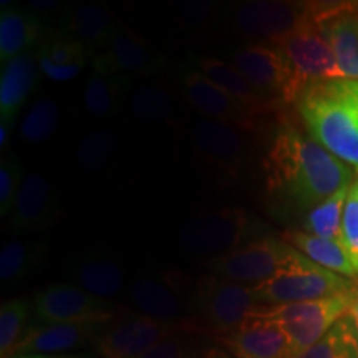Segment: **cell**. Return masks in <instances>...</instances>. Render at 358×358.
Returning a JSON list of instances; mask_svg holds the SVG:
<instances>
[{"instance_id": "obj_1", "label": "cell", "mask_w": 358, "mask_h": 358, "mask_svg": "<svg viewBox=\"0 0 358 358\" xmlns=\"http://www.w3.org/2000/svg\"><path fill=\"white\" fill-rule=\"evenodd\" d=\"M262 171L272 208L284 213L307 214L353 182L348 164L289 122H280L272 133Z\"/></svg>"}, {"instance_id": "obj_2", "label": "cell", "mask_w": 358, "mask_h": 358, "mask_svg": "<svg viewBox=\"0 0 358 358\" xmlns=\"http://www.w3.org/2000/svg\"><path fill=\"white\" fill-rule=\"evenodd\" d=\"M295 110L313 140L358 171V80L329 78L307 85Z\"/></svg>"}, {"instance_id": "obj_3", "label": "cell", "mask_w": 358, "mask_h": 358, "mask_svg": "<svg viewBox=\"0 0 358 358\" xmlns=\"http://www.w3.org/2000/svg\"><path fill=\"white\" fill-rule=\"evenodd\" d=\"M267 229V224L245 209L219 208L192 214L179 227L178 237L189 254L213 259L268 236Z\"/></svg>"}, {"instance_id": "obj_4", "label": "cell", "mask_w": 358, "mask_h": 358, "mask_svg": "<svg viewBox=\"0 0 358 358\" xmlns=\"http://www.w3.org/2000/svg\"><path fill=\"white\" fill-rule=\"evenodd\" d=\"M358 297V290L332 295L319 301L262 306L249 319L275 324L287 335L295 357L315 345L337 322L345 317Z\"/></svg>"}, {"instance_id": "obj_5", "label": "cell", "mask_w": 358, "mask_h": 358, "mask_svg": "<svg viewBox=\"0 0 358 358\" xmlns=\"http://www.w3.org/2000/svg\"><path fill=\"white\" fill-rule=\"evenodd\" d=\"M261 307L252 285L208 274L201 277L196 284L191 319L216 337L243 325Z\"/></svg>"}, {"instance_id": "obj_6", "label": "cell", "mask_w": 358, "mask_h": 358, "mask_svg": "<svg viewBox=\"0 0 358 358\" xmlns=\"http://www.w3.org/2000/svg\"><path fill=\"white\" fill-rule=\"evenodd\" d=\"M306 256L279 237L266 236L226 256L206 262L209 272L245 285L262 284L279 272L306 261Z\"/></svg>"}, {"instance_id": "obj_7", "label": "cell", "mask_w": 358, "mask_h": 358, "mask_svg": "<svg viewBox=\"0 0 358 358\" xmlns=\"http://www.w3.org/2000/svg\"><path fill=\"white\" fill-rule=\"evenodd\" d=\"M224 20L241 37L277 45L310 20L308 2L243 0L224 7Z\"/></svg>"}, {"instance_id": "obj_8", "label": "cell", "mask_w": 358, "mask_h": 358, "mask_svg": "<svg viewBox=\"0 0 358 358\" xmlns=\"http://www.w3.org/2000/svg\"><path fill=\"white\" fill-rule=\"evenodd\" d=\"M191 141L219 186H234L243 179L250 161L248 131L214 120H199L191 128Z\"/></svg>"}, {"instance_id": "obj_9", "label": "cell", "mask_w": 358, "mask_h": 358, "mask_svg": "<svg viewBox=\"0 0 358 358\" xmlns=\"http://www.w3.org/2000/svg\"><path fill=\"white\" fill-rule=\"evenodd\" d=\"M259 306L308 302L358 290L355 280L334 274L310 259L285 268L262 284L252 285Z\"/></svg>"}, {"instance_id": "obj_10", "label": "cell", "mask_w": 358, "mask_h": 358, "mask_svg": "<svg viewBox=\"0 0 358 358\" xmlns=\"http://www.w3.org/2000/svg\"><path fill=\"white\" fill-rule=\"evenodd\" d=\"M229 64L275 106L297 101L301 90L280 48L268 43H249L229 50Z\"/></svg>"}, {"instance_id": "obj_11", "label": "cell", "mask_w": 358, "mask_h": 358, "mask_svg": "<svg viewBox=\"0 0 358 358\" xmlns=\"http://www.w3.org/2000/svg\"><path fill=\"white\" fill-rule=\"evenodd\" d=\"M34 313L42 324L106 325L120 317V307L87 292L77 284H52L34 297Z\"/></svg>"}, {"instance_id": "obj_12", "label": "cell", "mask_w": 358, "mask_h": 358, "mask_svg": "<svg viewBox=\"0 0 358 358\" xmlns=\"http://www.w3.org/2000/svg\"><path fill=\"white\" fill-rule=\"evenodd\" d=\"M186 285L176 272L140 274L127 287L128 302L138 313L150 319L179 327L192 312V301L186 299Z\"/></svg>"}, {"instance_id": "obj_13", "label": "cell", "mask_w": 358, "mask_h": 358, "mask_svg": "<svg viewBox=\"0 0 358 358\" xmlns=\"http://www.w3.org/2000/svg\"><path fill=\"white\" fill-rule=\"evenodd\" d=\"M179 80H181V90L187 103L199 115H203L204 120L232 124L248 133L259 127L261 115L245 108L226 92H222L217 85L204 77L189 60L179 66Z\"/></svg>"}, {"instance_id": "obj_14", "label": "cell", "mask_w": 358, "mask_h": 358, "mask_svg": "<svg viewBox=\"0 0 358 358\" xmlns=\"http://www.w3.org/2000/svg\"><path fill=\"white\" fill-rule=\"evenodd\" d=\"M274 47L280 48L287 57L290 69L294 71L295 83L301 93L307 85L319 82V80L342 78L337 58H335L329 42L313 24L312 17L310 20H307L294 34H290L287 38H284Z\"/></svg>"}, {"instance_id": "obj_15", "label": "cell", "mask_w": 358, "mask_h": 358, "mask_svg": "<svg viewBox=\"0 0 358 358\" xmlns=\"http://www.w3.org/2000/svg\"><path fill=\"white\" fill-rule=\"evenodd\" d=\"M308 10L337 58L342 78L358 80V2H308Z\"/></svg>"}, {"instance_id": "obj_16", "label": "cell", "mask_w": 358, "mask_h": 358, "mask_svg": "<svg viewBox=\"0 0 358 358\" xmlns=\"http://www.w3.org/2000/svg\"><path fill=\"white\" fill-rule=\"evenodd\" d=\"M176 332L178 327L128 312L101 327L95 345L103 358H138Z\"/></svg>"}, {"instance_id": "obj_17", "label": "cell", "mask_w": 358, "mask_h": 358, "mask_svg": "<svg viewBox=\"0 0 358 358\" xmlns=\"http://www.w3.org/2000/svg\"><path fill=\"white\" fill-rule=\"evenodd\" d=\"M168 66V57L156 50L140 34L118 22L108 45L92 57V69L123 75L156 77Z\"/></svg>"}, {"instance_id": "obj_18", "label": "cell", "mask_w": 358, "mask_h": 358, "mask_svg": "<svg viewBox=\"0 0 358 358\" xmlns=\"http://www.w3.org/2000/svg\"><path fill=\"white\" fill-rule=\"evenodd\" d=\"M62 216V204L52 182L38 173L29 174L22 182L10 211V227L17 232L47 229Z\"/></svg>"}, {"instance_id": "obj_19", "label": "cell", "mask_w": 358, "mask_h": 358, "mask_svg": "<svg viewBox=\"0 0 358 358\" xmlns=\"http://www.w3.org/2000/svg\"><path fill=\"white\" fill-rule=\"evenodd\" d=\"M214 340L236 358H297L287 335L267 320L249 319Z\"/></svg>"}, {"instance_id": "obj_20", "label": "cell", "mask_w": 358, "mask_h": 358, "mask_svg": "<svg viewBox=\"0 0 358 358\" xmlns=\"http://www.w3.org/2000/svg\"><path fill=\"white\" fill-rule=\"evenodd\" d=\"M98 327L85 324H38L25 330L17 355H70L96 340Z\"/></svg>"}, {"instance_id": "obj_21", "label": "cell", "mask_w": 358, "mask_h": 358, "mask_svg": "<svg viewBox=\"0 0 358 358\" xmlns=\"http://www.w3.org/2000/svg\"><path fill=\"white\" fill-rule=\"evenodd\" d=\"M118 22L110 8L96 3H83L64 8L57 24L58 32L85 45L92 55H95L96 50H105Z\"/></svg>"}, {"instance_id": "obj_22", "label": "cell", "mask_w": 358, "mask_h": 358, "mask_svg": "<svg viewBox=\"0 0 358 358\" xmlns=\"http://www.w3.org/2000/svg\"><path fill=\"white\" fill-rule=\"evenodd\" d=\"M37 55L24 53L2 65L0 71V124L13 128L20 106L29 100L40 82Z\"/></svg>"}, {"instance_id": "obj_23", "label": "cell", "mask_w": 358, "mask_h": 358, "mask_svg": "<svg viewBox=\"0 0 358 358\" xmlns=\"http://www.w3.org/2000/svg\"><path fill=\"white\" fill-rule=\"evenodd\" d=\"M187 60L204 77H208L214 85H217L222 92H226L227 95L234 98L236 101H239L241 105H244L245 108L252 110L254 113L262 116L266 113H271L272 110L279 108L274 103L268 101L261 92H257L234 65L219 60L216 57L199 55V53H189Z\"/></svg>"}, {"instance_id": "obj_24", "label": "cell", "mask_w": 358, "mask_h": 358, "mask_svg": "<svg viewBox=\"0 0 358 358\" xmlns=\"http://www.w3.org/2000/svg\"><path fill=\"white\" fill-rule=\"evenodd\" d=\"M35 55L45 77L53 82H69L82 73L92 52L64 34L45 32Z\"/></svg>"}, {"instance_id": "obj_25", "label": "cell", "mask_w": 358, "mask_h": 358, "mask_svg": "<svg viewBox=\"0 0 358 358\" xmlns=\"http://www.w3.org/2000/svg\"><path fill=\"white\" fill-rule=\"evenodd\" d=\"M70 277L87 292L105 301L122 294L127 284V272L122 264L103 252H88L77 259L70 268Z\"/></svg>"}, {"instance_id": "obj_26", "label": "cell", "mask_w": 358, "mask_h": 358, "mask_svg": "<svg viewBox=\"0 0 358 358\" xmlns=\"http://www.w3.org/2000/svg\"><path fill=\"white\" fill-rule=\"evenodd\" d=\"M43 35V22L34 10L2 3L0 10V64L24 55Z\"/></svg>"}, {"instance_id": "obj_27", "label": "cell", "mask_w": 358, "mask_h": 358, "mask_svg": "<svg viewBox=\"0 0 358 358\" xmlns=\"http://www.w3.org/2000/svg\"><path fill=\"white\" fill-rule=\"evenodd\" d=\"M129 83L128 75L92 69L83 93L85 108L95 118H111L122 110Z\"/></svg>"}, {"instance_id": "obj_28", "label": "cell", "mask_w": 358, "mask_h": 358, "mask_svg": "<svg viewBox=\"0 0 358 358\" xmlns=\"http://www.w3.org/2000/svg\"><path fill=\"white\" fill-rule=\"evenodd\" d=\"M282 239L294 245L297 250H301L303 256L310 259L317 266L345 277V279L358 280L355 268H353L350 259H348L340 243H334V241L308 234L303 231H287L282 234Z\"/></svg>"}, {"instance_id": "obj_29", "label": "cell", "mask_w": 358, "mask_h": 358, "mask_svg": "<svg viewBox=\"0 0 358 358\" xmlns=\"http://www.w3.org/2000/svg\"><path fill=\"white\" fill-rule=\"evenodd\" d=\"M48 245L40 241H10L0 250V279L17 282L34 274L48 257Z\"/></svg>"}, {"instance_id": "obj_30", "label": "cell", "mask_w": 358, "mask_h": 358, "mask_svg": "<svg viewBox=\"0 0 358 358\" xmlns=\"http://www.w3.org/2000/svg\"><path fill=\"white\" fill-rule=\"evenodd\" d=\"M350 186L342 187L334 196H330L329 199H325L324 203L315 206V208L306 214L302 221L306 232L342 244L343 211H345V203Z\"/></svg>"}, {"instance_id": "obj_31", "label": "cell", "mask_w": 358, "mask_h": 358, "mask_svg": "<svg viewBox=\"0 0 358 358\" xmlns=\"http://www.w3.org/2000/svg\"><path fill=\"white\" fill-rule=\"evenodd\" d=\"M118 146V134L111 128H95L83 134L75 150V163L87 174H96L108 166Z\"/></svg>"}, {"instance_id": "obj_32", "label": "cell", "mask_w": 358, "mask_h": 358, "mask_svg": "<svg viewBox=\"0 0 358 358\" xmlns=\"http://www.w3.org/2000/svg\"><path fill=\"white\" fill-rule=\"evenodd\" d=\"M297 358H358V330L350 312Z\"/></svg>"}, {"instance_id": "obj_33", "label": "cell", "mask_w": 358, "mask_h": 358, "mask_svg": "<svg viewBox=\"0 0 358 358\" xmlns=\"http://www.w3.org/2000/svg\"><path fill=\"white\" fill-rule=\"evenodd\" d=\"M62 118V108L52 96H42L35 100L29 111L20 120L19 134L25 143H45L50 140L58 129Z\"/></svg>"}, {"instance_id": "obj_34", "label": "cell", "mask_w": 358, "mask_h": 358, "mask_svg": "<svg viewBox=\"0 0 358 358\" xmlns=\"http://www.w3.org/2000/svg\"><path fill=\"white\" fill-rule=\"evenodd\" d=\"M128 111L140 122H164L173 115L174 103L164 88L143 85L134 88L129 95Z\"/></svg>"}, {"instance_id": "obj_35", "label": "cell", "mask_w": 358, "mask_h": 358, "mask_svg": "<svg viewBox=\"0 0 358 358\" xmlns=\"http://www.w3.org/2000/svg\"><path fill=\"white\" fill-rule=\"evenodd\" d=\"M30 306L24 299L3 302L0 308V358H13L25 334Z\"/></svg>"}, {"instance_id": "obj_36", "label": "cell", "mask_w": 358, "mask_h": 358, "mask_svg": "<svg viewBox=\"0 0 358 358\" xmlns=\"http://www.w3.org/2000/svg\"><path fill=\"white\" fill-rule=\"evenodd\" d=\"M178 19L185 29L192 32H203L211 29L219 20V13H224V7L211 0H186L176 6Z\"/></svg>"}, {"instance_id": "obj_37", "label": "cell", "mask_w": 358, "mask_h": 358, "mask_svg": "<svg viewBox=\"0 0 358 358\" xmlns=\"http://www.w3.org/2000/svg\"><path fill=\"white\" fill-rule=\"evenodd\" d=\"M24 169L19 156L12 151L0 155V214L7 216L10 214L13 204H15L17 194H19Z\"/></svg>"}, {"instance_id": "obj_38", "label": "cell", "mask_w": 358, "mask_h": 358, "mask_svg": "<svg viewBox=\"0 0 358 358\" xmlns=\"http://www.w3.org/2000/svg\"><path fill=\"white\" fill-rule=\"evenodd\" d=\"M342 248L358 275V178L348 191L342 221Z\"/></svg>"}, {"instance_id": "obj_39", "label": "cell", "mask_w": 358, "mask_h": 358, "mask_svg": "<svg viewBox=\"0 0 358 358\" xmlns=\"http://www.w3.org/2000/svg\"><path fill=\"white\" fill-rule=\"evenodd\" d=\"M189 357V348H187L186 342L179 337L178 332L169 335L150 350L143 353L138 358H187Z\"/></svg>"}, {"instance_id": "obj_40", "label": "cell", "mask_w": 358, "mask_h": 358, "mask_svg": "<svg viewBox=\"0 0 358 358\" xmlns=\"http://www.w3.org/2000/svg\"><path fill=\"white\" fill-rule=\"evenodd\" d=\"M60 2L57 0H34L30 2V10H55V8H60Z\"/></svg>"}, {"instance_id": "obj_41", "label": "cell", "mask_w": 358, "mask_h": 358, "mask_svg": "<svg viewBox=\"0 0 358 358\" xmlns=\"http://www.w3.org/2000/svg\"><path fill=\"white\" fill-rule=\"evenodd\" d=\"M204 358H236V357L231 355L227 350H224L222 347H209L208 350H204Z\"/></svg>"}, {"instance_id": "obj_42", "label": "cell", "mask_w": 358, "mask_h": 358, "mask_svg": "<svg viewBox=\"0 0 358 358\" xmlns=\"http://www.w3.org/2000/svg\"><path fill=\"white\" fill-rule=\"evenodd\" d=\"M10 131H12L10 128L0 124V155L7 153L8 151L7 146H8V141H10Z\"/></svg>"}, {"instance_id": "obj_43", "label": "cell", "mask_w": 358, "mask_h": 358, "mask_svg": "<svg viewBox=\"0 0 358 358\" xmlns=\"http://www.w3.org/2000/svg\"><path fill=\"white\" fill-rule=\"evenodd\" d=\"M13 358H92L88 353H70V355H17Z\"/></svg>"}, {"instance_id": "obj_44", "label": "cell", "mask_w": 358, "mask_h": 358, "mask_svg": "<svg viewBox=\"0 0 358 358\" xmlns=\"http://www.w3.org/2000/svg\"><path fill=\"white\" fill-rule=\"evenodd\" d=\"M350 315H352L353 322H355V327H357V330H358V297L355 299V302H353V306L350 308Z\"/></svg>"}, {"instance_id": "obj_45", "label": "cell", "mask_w": 358, "mask_h": 358, "mask_svg": "<svg viewBox=\"0 0 358 358\" xmlns=\"http://www.w3.org/2000/svg\"><path fill=\"white\" fill-rule=\"evenodd\" d=\"M357 174H358V171H357Z\"/></svg>"}]
</instances>
